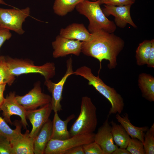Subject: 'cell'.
I'll return each instance as SVG.
<instances>
[{
    "instance_id": "cell-1",
    "label": "cell",
    "mask_w": 154,
    "mask_h": 154,
    "mask_svg": "<svg viewBox=\"0 0 154 154\" xmlns=\"http://www.w3.org/2000/svg\"><path fill=\"white\" fill-rule=\"evenodd\" d=\"M124 40L113 33L102 30L91 33L89 40L82 42L81 52L84 54L98 59L100 64L104 59L109 62L110 69L115 68L117 65V57L124 46Z\"/></svg>"
},
{
    "instance_id": "cell-2",
    "label": "cell",
    "mask_w": 154,
    "mask_h": 154,
    "mask_svg": "<svg viewBox=\"0 0 154 154\" xmlns=\"http://www.w3.org/2000/svg\"><path fill=\"white\" fill-rule=\"evenodd\" d=\"M74 74L80 76L87 80L89 85L92 86L109 101L111 105L109 115L121 113L124 103L121 95L114 88L106 85L100 78L99 75L94 76L90 68L86 66H82L74 71Z\"/></svg>"
},
{
    "instance_id": "cell-3",
    "label": "cell",
    "mask_w": 154,
    "mask_h": 154,
    "mask_svg": "<svg viewBox=\"0 0 154 154\" xmlns=\"http://www.w3.org/2000/svg\"><path fill=\"white\" fill-rule=\"evenodd\" d=\"M98 0L91 1L83 0L76 6L77 11L87 17L89 21L88 31L92 33L102 30L109 33H113L116 26L113 21L105 16L100 7Z\"/></svg>"
},
{
    "instance_id": "cell-4",
    "label": "cell",
    "mask_w": 154,
    "mask_h": 154,
    "mask_svg": "<svg viewBox=\"0 0 154 154\" xmlns=\"http://www.w3.org/2000/svg\"><path fill=\"white\" fill-rule=\"evenodd\" d=\"M96 110L90 98H82L80 114L69 131L71 137L95 131L98 124Z\"/></svg>"
},
{
    "instance_id": "cell-5",
    "label": "cell",
    "mask_w": 154,
    "mask_h": 154,
    "mask_svg": "<svg viewBox=\"0 0 154 154\" xmlns=\"http://www.w3.org/2000/svg\"><path fill=\"white\" fill-rule=\"evenodd\" d=\"M5 57L9 68L15 76L28 73H38L43 76L45 80H47L53 78L55 74V67L53 62H47L38 66L35 65L33 61L28 59Z\"/></svg>"
},
{
    "instance_id": "cell-6",
    "label": "cell",
    "mask_w": 154,
    "mask_h": 154,
    "mask_svg": "<svg viewBox=\"0 0 154 154\" xmlns=\"http://www.w3.org/2000/svg\"><path fill=\"white\" fill-rule=\"evenodd\" d=\"M93 133L76 135L63 140L51 139L45 149V154H64L74 147L83 145L94 141Z\"/></svg>"
},
{
    "instance_id": "cell-7",
    "label": "cell",
    "mask_w": 154,
    "mask_h": 154,
    "mask_svg": "<svg viewBox=\"0 0 154 154\" xmlns=\"http://www.w3.org/2000/svg\"><path fill=\"white\" fill-rule=\"evenodd\" d=\"M30 13L28 7L21 9L0 8V27L21 35L25 32L23 23Z\"/></svg>"
},
{
    "instance_id": "cell-8",
    "label": "cell",
    "mask_w": 154,
    "mask_h": 154,
    "mask_svg": "<svg viewBox=\"0 0 154 154\" xmlns=\"http://www.w3.org/2000/svg\"><path fill=\"white\" fill-rule=\"evenodd\" d=\"M15 98L26 110H29L50 103L52 97L42 92L40 82L38 81L28 93L23 96H16Z\"/></svg>"
},
{
    "instance_id": "cell-9",
    "label": "cell",
    "mask_w": 154,
    "mask_h": 154,
    "mask_svg": "<svg viewBox=\"0 0 154 154\" xmlns=\"http://www.w3.org/2000/svg\"><path fill=\"white\" fill-rule=\"evenodd\" d=\"M67 69L65 73L60 80L57 83L52 82L50 79L45 80L44 85L49 92L51 93L52 100L50 102L52 110L54 112L62 110L60 102L64 85L68 77L74 74L73 70L72 59L70 58L66 62Z\"/></svg>"
},
{
    "instance_id": "cell-10",
    "label": "cell",
    "mask_w": 154,
    "mask_h": 154,
    "mask_svg": "<svg viewBox=\"0 0 154 154\" xmlns=\"http://www.w3.org/2000/svg\"><path fill=\"white\" fill-rule=\"evenodd\" d=\"M15 92H11L5 98L4 100L0 107V110L2 111L3 119L7 123L12 124L11 117L13 115L20 117L21 122L24 129H26L28 126L26 120V110L17 102L15 98Z\"/></svg>"
},
{
    "instance_id": "cell-11",
    "label": "cell",
    "mask_w": 154,
    "mask_h": 154,
    "mask_svg": "<svg viewBox=\"0 0 154 154\" xmlns=\"http://www.w3.org/2000/svg\"><path fill=\"white\" fill-rule=\"evenodd\" d=\"M55 58L65 56L69 54L79 56L81 52L82 42L67 38L58 35L52 43Z\"/></svg>"
},
{
    "instance_id": "cell-12",
    "label": "cell",
    "mask_w": 154,
    "mask_h": 154,
    "mask_svg": "<svg viewBox=\"0 0 154 154\" xmlns=\"http://www.w3.org/2000/svg\"><path fill=\"white\" fill-rule=\"evenodd\" d=\"M50 103L38 109L27 110L26 119L31 123L32 128L29 136L34 138L38 133L43 125L48 121L52 111Z\"/></svg>"
},
{
    "instance_id": "cell-13",
    "label": "cell",
    "mask_w": 154,
    "mask_h": 154,
    "mask_svg": "<svg viewBox=\"0 0 154 154\" xmlns=\"http://www.w3.org/2000/svg\"><path fill=\"white\" fill-rule=\"evenodd\" d=\"M131 5L115 6L105 5L102 10L106 17L111 15L115 17V24L117 27L124 28L127 24H129L136 28L137 26L133 22L131 16L130 9Z\"/></svg>"
},
{
    "instance_id": "cell-14",
    "label": "cell",
    "mask_w": 154,
    "mask_h": 154,
    "mask_svg": "<svg viewBox=\"0 0 154 154\" xmlns=\"http://www.w3.org/2000/svg\"><path fill=\"white\" fill-rule=\"evenodd\" d=\"M109 116L95 134L94 141L102 149L104 154H112L118 147L114 143L111 132V126L108 122Z\"/></svg>"
},
{
    "instance_id": "cell-15",
    "label": "cell",
    "mask_w": 154,
    "mask_h": 154,
    "mask_svg": "<svg viewBox=\"0 0 154 154\" xmlns=\"http://www.w3.org/2000/svg\"><path fill=\"white\" fill-rule=\"evenodd\" d=\"M52 121V129L51 139L58 140H63L70 138V136L67 129L68 123L75 117L72 114L68 116L64 120H62L59 116L58 112H54Z\"/></svg>"
},
{
    "instance_id": "cell-16",
    "label": "cell",
    "mask_w": 154,
    "mask_h": 154,
    "mask_svg": "<svg viewBox=\"0 0 154 154\" xmlns=\"http://www.w3.org/2000/svg\"><path fill=\"white\" fill-rule=\"evenodd\" d=\"M59 35L69 39L83 42L89 40L91 33L83 24L74 23L61 29Z\"/></svg>"
},
{
    "instance_id": "cell-17",
    "label": "cell",
    "mask_w": 154,
    "mask_h": 154,
    "mask_svg": "<svg viewBox=\"0 0 154 154\" xmlns=\"http://www.w3.org/2000/svg\"><path fill=\"white\" fill-rule=\"evenodd\" d=\"M29 131L27 130L16 140L10 142L13 154H34V138L29 136Z\"/></svg>"
},
{
    "instance_id": "cell-18",
    "label": "cell",
    "mask_w": 154,
    "mask_h": 154,
    "mask_svg": "<svg viewBox=\"0 0 154 154\" xmlns=\"http://www.w3.org/2000/svg\"><path fill=\"white\" fill-rule=\"evenodd\" d=\"M52 129V121L49 119L34 137V154H44L46 145L51 138Z\"/></svg>"
},
{
    "instance_id": "cell-19",
    "label": "cell",
    "mask_w": 154,
    "mask_h": 154,
    "mask_svg": "<svg viewBox=\"0 0 154 154\" xmlns=\"http://www.w3.org/2000/svg\"><path fill=\"white\" fill-rule=\"evenodd\" d=\"M116 114V118L117 121L122 126L131 138H137L143 143L144 135L145 132L149 128V127H139L133 125L129 119L128 114L126 113L122 116L118 113Z\"/></svg>"
},
{
    "instance_id": "cell-20",
    "label": "cell",
    "mask_w": 154,
    "mask_h": 154,
    "mask_svg": "<svg viewBox=\"0 0 154 154\" xmlns=\"http://www.w3.org/2000/svg\"><path fill=\"white\" fill-rule=\"evenodd\" d=\"M138 85L142 96L150 102H154V77L146 73L140 74L138 76Z\"/></svg>"
},
{
    "instance_id": "cell-21",
    "label": "cell",
    "mask_w": 154,
    "mask_h": 154,
    "mask_svg": "<svg viewBox=\"0 0 154 154\" xmlns=\"http://www.w3.org/2000/svg\"><path fill=\"white\" fill-rule=\"evenodd\" d=\"M110 123L112 133L115 144L120 148L126 149L130 136L121 124H118L113 121Z\"/></svg>"
},
{
    "instance_id": "cell-22",
    "label": "cell",
    "mask_w": 154,
    "mask_h": 154,
    "mask_svg": "<svg viewBox=\"0 0 154 154\" xmlns=\"http://www.w3.org/2000/svg\"><path fill=\"white\" fill-rule=\"evenodd\" d=\"M14 125L16 128L13 129L10 127L7 123L0 116V136L7 138L11 142L15 140L20 136L21 126L18 121H15Z\"/></svg>"
},
{
    "instance_id": "cell-23",
    "label": "cell",
    "mask_w": 154,
    "mask_h": 154,
    "mask_svg": "<svg viewBox=\"0 0 154 154\" xmlns=\"http://www.w3.org/2000/svg\"><path fill=\"white\" fill-rule=\"evenodd\" d=\"M83 0H55L53 6L54 13L64 16L72 11L76 6Z\"/></svg>"
},
{
    "instance_id": "cell-24",
    "label": "cell",
    "mask_w": 154,
    "mask_h": 154,
    "mask_svg": "<svg viewBox=\"0 0 154 154\" xmlns=\"http://www.w3.org/2000/svg\"><path fill=\"white\" fill-rule=\"evenodd\" d=\"M151 45V40H144L139 44L135 54L136 63L138 66L147 64Z\"/></svg>"
},
{
    "instance_id": "cell-25",
    "label": "cell",
    "mask_w": 154,
    "mask_h": 154,
    "mask_svg": "<svg viewBox=\"0 0 154 154\" xmlns=\"http://www.w3.org/2000/svg\"><path fill=\"white\" fill-rule=\"evenodd\" d=\"M15 76L11 72L7 64L5 57L0 56V85H12L15 80Z\"/></svg>"
},
{
    "instance_id": "cell-26",
    "label": "cell",
    "mask_w": 154,
    "mask_h": 154,
    "mask_svg": "<svg viewBox=\"0 0 154 154\" xmlns=\"http://www.w3.org/2000/svg\"><path fill=\"white\" fill-rule=\"evenodd\" d=\"M145 154H154V123L145 132L143 143Z\"/></svg>"
},
{
    "instance_id": "cell-27",
    "label": "cell",
    "mask_w": 154,
    "mask_h": 154,
    "mask_svg": "<svg viewBox=\"0 0 154 154\" xmlns=\"http://www.w3.org/2000/svg\"><path fill=\"white\" fill-rule=\"evenodd\" d=\"M126 149L131 154H145L143 143L137 138H130Z\"/></svg>"
},
{
    "instance_id": "cell-28",
    "label": "cell",
    "mask_w": 154,
    "mask_h": 154,
    "mask_svg": "<svg viewBox=\"0 0 154 154\" xmlns=\"http://www.w3.org/2000/svg\"><path fill=\"white\" fill-rule=\"evenodd\" d=\"M83 147L85 154H104L100 146L94 141L84 145Z\"/></svg>"
},
{
    "instance_id": "cell-29",
    "label": "cell",
    "mask_w": 154,
    "mask_h": 154,
    "mask_svg": "<svg viewBox=\"0 0 154 154\" xmlns=\"http://www.w3.org/2000/svg\"><path fill=\"white\" fill-rule=\"evenodd\" d=\"M100 5H112L115 6H123L126 5H132L135 0H98Z\"/></svg>"
},
{
    "instance_id": "cell-30",
    "label": "cell",
    "mask_w": 154,
    "mask_h": 154,
    "mask_svg": "<svg viewBox=\"0 0 154 154\" xmlns=\"http://www.w3.org/2000/svg\"><path fill=\"white\" fill-rule=\"evenodd\" d=\"M0 154H13L10 141L7 138L0 136Z\"/></svg>"
},
{
    "instance_id": "cell-31",
    "label": "cell",
    "mask_w": 154,
    "mask_h": 154,
    "mask_svg": "<svg viewBox=\"0 0 154 154\" xmlns=\"http://www.w3.org/2000/svg\"><path fill=\"white\" fill-rule=\"evenodd\" d=\"M12 34L9 30L0 27V48L5 41L9 40Z\"/></svg>"
},
{
    "instance_id": "cell-32",
    "label": "cell",
    "mask_w": 154,
    "mask_h": 154,
    "mask_svg": "<svg viewBox=\"0 0 154 154\" xmlns=\"http://www.w3.org/2000/svg\"><path fill=\"white\" fill-rule=\"evenodd\" d=\"M152 45L149 56L147 66L149 68H154V40H151Z\"/></svg>"
},
{
    "instance_id": "cell-33",
    "label": "cell",
    "mask_w": 154,
    "mask_h": 154,
    "mask_svg": "<svg viewBox=\"0 0 154 154\" xmlns=\"http://www.w3.org/2000/svg\"><path fill=\"white\" fill-rule=\"evenodd\" d=\"M64 154H85L83 145L74 147L66 151Z\"/></svg>"
},
{
    "instance_id": "cell-34",
    "label": "cell",
    "mask_w": 154,
    "mask_h": 154,
    "mask_svg": "<svg viewBox=\"0 0 154 154\" xmlns=\"http://www.w3.org/2000/svg\"><path fill=\"white\" fill-rule=\"evenodd\" d=\"M6 84L0 85V107L3 104L5 98L4 96V92L5 90Z\"/></svg>"
},
{
    "instance_id": "cell-35",
    "label": "cell",
    "mask_w": 154,
    "mask_h": 154,
    "mask_svg": "<svg viewBox=\"0 0 154 154\" xmlns=\"http://www.w3.org/2000/svg\"><path fill=\"white\" fill-rule=\"evenodd\" d=\"M112 154H131L125 149L118 147L117 148Z\"/></svg>"
},
{
    "instance_id": "cell-36",
    "label": "cell",
    "mask_w": 154,
    "mask_h": 154,
    "mask_svg": "<svg viewBox=\"0 0 154 154\" xmlns=\"http://www.w3.org/2000/svg\"><path fill=\"white\" fill-rule=\"evenodd\" d=\"M0 4L7 5V4L3 0H0Z\"/></svg>"
},
{
    "instance_id": "cell-37",
    "label": "cell",
    "mask_w": 154,
    "mask_h": 154,
    "mask_svg": "<svg viewBox=\"0 0 154 154\" xmlns=\"http://www.w3.org/2000/svg\"><path fill=\"white\" fill-rule=\"evenodd\" d=\"M92 0V1H96V0Z\"/></svg>"
},
{
    "instance_id": "cell-38",
    "label": "cell",
    "mask_w": 154,
    "mask_h": 154,
    "mask_svg": "<svg viewBox=\"0 0 154 154\" xmlns=\"http://www.w3.org/2000/svg\"></svg>"
}]
</instances>
